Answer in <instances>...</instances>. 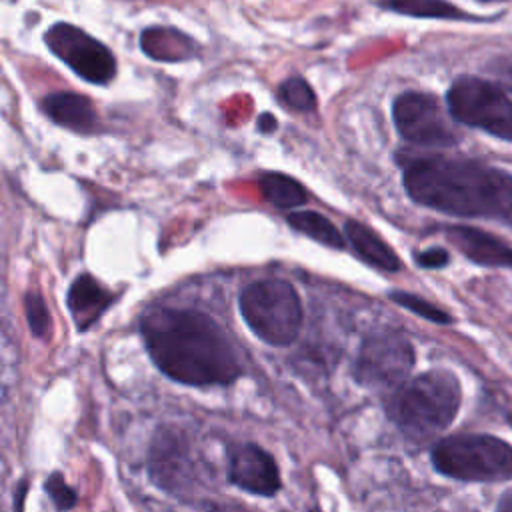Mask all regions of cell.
Returning <instances> with one entry per match:
<instances>
[{
    "label": "cell",
    "instance_id": "1",
    "mask_svg": "<svg viewBox=\"0 0 512 512\" xmlns=\"http://www.w3.org/2000/svg\"><path fill=\"white\" fill-rule=\"evenodd\" d=\"M144 346L162 374L186 386H226L242 366L224 330L204 312L154 308L140 322Z\"/></svg>",
    "mask_w": 512,
    "mask_h": 512
},
{
    "label": "cell",
    "instance_id": "2",
    "mask_svg": "<svg viewBox=\"0 0 512 512\" xmlns=\"http://www.w3.org/2000/svg\"><path fill=\"white\" fill-rule=\"evenodd\" d=\"M402 168L404 188L414 202L452 216L512 224V174L440 154L412 156Z\"/></svg>",
    "mask_w": 512,
    "mask_h": 512
},
{
    "label": "cell",
    "instance_id": "3",
    "mask_svg": "<svg viewBox=\"0 0 512 512\" xmlns=\"http://www.w3.org/2000/svg\"><path fill=\"white\" fill-rule=\"evenodd\" d=\"M460 400L458 378L450 370L434 368L402 382L390 396L386 410L406 436L426 440L454 422Z\"/></svg>",
    "mask_w": 512,
    "mask_h": 512
},
{
    "label": "cell",
    "instance_id": "4",
    "mask_svg": "<svg viewBox=\"0 0 512 512\" xmlns=\"http://www.w3.org/2000/svg\"><path fill=\"white\" fill-rule=\"evenodd\" d=\"M490 76L464 74L448 88L450 116L512 142V56L496 58Z\"/></svg>",
    "mask_w": 512,
    "mask_h": 512
},
{
    "label": "cell",
    "instance_id": "5",
    "mask_svg": "<svg viewBox=\"0 0 512 512\" xmlns=\"http://www.w3.org/2000/svg\"><path fill=\"white\" fill-rule=\"evenodd\" d=\"M432 466L460 482H504L512 478V446L490 434H454L434 446Z\"/></svg>",
    "mask_w": 512,
    "mask_h": 512
},
{
    "label": "cell",
    "instance_id": "6",
    "mask_svg": "<svg viewBox=\"0 0 512 512\" xmlns=\"http://www.w3.org/2000/svg\"><path fill=\"white\" fill-rule=\"evenodd\" d=\"M248 328L266 344L288 346L302 326V304L294 286L280 278L248 284L238 298Z\"/></svg>",
    "mask_w": 512,
    "mask_h": 512
},
{
    "label": "cell",
    "instance_id": "7",
    "mask_svg": "<svg viewBox=\"0 0 512 512\" xmlns=\"http://www.w3.org/2000/svg\"><path fill=\"white\" fill-rule=\"evenodd\" d=\"M414 366V348L396 330H380L364 338L354 360V378L372 390L398 388Z\"/></svg>",
    "mask_w": 512,
    "mask_h": 512
},
{
    "label": "cell",
    "instance_id": "8",
    "mask_svg": "<svg viewBox=\"0 0 512 512\" xmlns=\"http://www.w3.org/2000/svg\"><path fill=\"white\" fill-rule=\"evenodd\" d=\"M398 134L418 146H454L458 134L434 94L408 90L392 104Z\"/></svg>",
    "mask_w": 512,
    "mask_h": 512
},
{
    "label": "cell",
    "instance_id": "9",
    "mask_svg": "<svg viewBox=\"0 0 512 512\" xmlns=\"http://www.w3.org/2000/svg\"><path fill=\"white\" fill-rule=\"evenodd\" d=\"M44 42L80 78L92 84H108L116 74L114 54L84 30L58 22L48 28Z\"/></svg>",
    "mask_w": 512,
    "mask_h": 512
},
{
    "label": "cell",
    "instance_id": "10",
    "mask_svg": "<svg viewBox=\"0 0 512 512\" xmlns=\"http://www.w3.org/2000/svg\"><path fill=\"white\" fill-rule=\"evenodd\" d=\"M228 480L256 496H274L280 490V472L274 458L256 444H240L232 450Z\"/></svg>",
    "mask_w": 512,
    "mask_h": 512
},
{
    "label": "cell",
    "instance_id": "11",
    "mask_svg": "<svg viewBox=\"0 0 512 512\" xmlns=\"http://www.w3.org/2000/svg\"><path fill=\"white\" fill-rule=\"evenodd\" d=\"M448 240L476 264L512 268V248L484 230L454 226L448 230Z\"/></svg>",
    "mask_w": 512,
    "mask_h": 512
},
{
    "label": "cell",
    "instance_id": "12",
    "mask_svg": "<svg viewBox=\"0 0 512 512\" xmlns=\"http://www.w3.org/2000/svg\"><path fill=\"white\" fill-rule=\"evenodd\" d=\"M112 294L90 274H80L68 290V308L80 330L92 326L110 306Z\"/></svg>",
    "mask_w": 512,
    "mask_h": 512
},
{
    "label": "cell",
    "instance_id": "13",
    "mask_svg": "<svg viewBox=\"0 0 512 512\" xmlns=\"http://www.w3.org/2000/svg\"><path fill=\"white\" fill-rule=\"evenodd\" d=\"M42 110L52 122L76 132H90L96 126V110L92 102L82 94H74V92L48 94L42 100Z\"/></svg>",
    "mask_w": 512,
    "mask_h": 512
},
{
    "label": "cell",
    "instance_id": "14",
    "mask_svg": "<svg viewBox=\"0 0 512 512\" xmlns=\"http://www.w3.org/2000/svg\"><path fill=\"white\" fill-rule=\"evenodd\" d=\"M344 234H346V240L352 246V250L364 262L372 264L374 268L384 270V272H398L402 268L394 250L368 226H364L356 220H348L344 226Z\"/></svg>",
    "mask_w": 512,
    "mask_h": 512
},
{
    "label": "cell",
    "instance_id": "15",
    "mask_svg": "<svg viewBox=\"0 0 512 512\" xmlns=\"http://www.w3.org/2000/svg\"><path fill=\"white\" fill-rule=\"evenodd\" d=\"M142 50L156 60H184L196 54V44L174 28H148L140 38Z\"/></svg>",
    "mask_w": 512,
    "mask_h": 512
},
{
    "label": "cell",
    "instance_id": "16",
    "mask_svg": "<svg viewBox=\"0 0 512 512\" xmlns=\"http://www.w3.org/2000/svg\"><path fill=\"white\" fill-rule=\"evenodd\" d=\"M378 6L388 12H396L410 18L432 20H470L474 16L460 10L448 0H378Z\"/></svg>",
    "mask_w": 512,
    "mask_h": 512
},
{
    "label": "cell",
    "instance_id": "17",
    "mask_svg": "<svg viewBox=\"0 0 512 512\" xmlns=\"http://www.w3.org/2000/svg\"><path fill=\"white\" fill-rule=\"evenodd\" d=\"M262 196L276 208H298L308 200L306 188L282 172H266L260 178Z\"/></svg>",
    "mask_w": 512,
    "mask_h": 512
},
{
    "label": "cell",
    "instance_id": "18",
    "mask_svg": "<svg viewBox=\"0 0 512 512\" xmlns=\"http://www.w3.org/2000/svg\"><path fill=\"white\" fill-rule=\"evenodd\" d=\"M288 224L306 234L308 238L324 244V246H330V248H344V238L342 234L338 232V228L328 220L324 218L322 214L318 212H312V210H296L292 214H288Z\"/></svg>",
    "mask_w": 512,
    "mask_h": 512
},
{
    "label": "cell",
    "instance_id": "19",
    "mask_svg": "<svg viewBox=\"0 0 512 512\" xmlns=\"http://www.w3.org/2000/svg\"><path fill=\"white\" fill-rule=\"evenodd\" d=\"M278 98L288 108L298 110V112H310L316 108V94L310 88V84L300 76H292V78L284 80L278 88Z\"/></svg>",
    "mask_w": 512,
    "mask_h": 512
},
{
    "label": "cell",
    "instance_id": "20",
    "mask_svg": "<svg viewBox=\"0 0 512 512\" xmlns=\"http://www.w3.org/2000/svg\"><path fill=\"white\" fill-rule=\"evenodd\" d=\"M390 298L398 306H402V308H406V310H410V312H414V314H418V316H422V318H426L430 322H436V324H450L452 322V316L448 312L436 308L434 304H430L428 300H424V298H420L416 294L392 292Z\"/></svg>",
    "mask_w": 512,
    "mask_h": 512
},
{
    "label": "cell",
    "instance_id": "21",
    "mask_svg": "<svg viewBox=\"0 0 512 512\" xmlns=\"http://www.w3.org/2000/svg\"><path fill=\"white\" fill-rule=\"evenodd\" d=\"M24 312L26 320L30 324V330L38 338H46L50 334V314L46 308V302L40 292H26L24 296Z\"/></svg>",
    "mask_w": 512,
    "mask_h": 512
},
{
    "label": "cell",
    "instance_id": "22",
    "mask_svg": "<svg viewBox=\"0 0 512 512\" xmlns=\"http://www.w3.org/2000/svg\"><path fill=\"white\" fill-rule=\"evenodd\" d=\"M44 488H46V492L50 494V498H52V502L56 504V508H60V510L72 508V506L76 504V500H78V498H76V490L64 482V478H62L60 472L50 474V478L46 480V486H44Z\"/></svg>",
    "mask_w": 512,
    "mask_h": 512
},
{
    "label": "cell",
    "instance_id": "23",
    "mask_svg": "<svg viewBox=\"0 0 512 512\" xmlns=\"http://www.w3.org/2000/svg\"><path fill=\"white\" fill-rule=\"evenodd\" d=\"M414 260L418 262V266H422V268H442V266H446L448 264V260H450V256H448V252L444 250V248H428V250H422V252H418L416 256H414Z\"/></svg>",
    "mask_w": 512,
    "mask_h": 512
},
{
    "label": "cell",
    "instance_id": "24",
    "mask_svg": "<svg viewBox=\"0 0 512 512\" xmlns=\"http://www.w3.org/2000/svg\"><path fill=\"white\" fill-rule=\"evenodd\" d=\"M276 124H278L276 118H274L272 114H268V112L258 118V128H260L262 132H272V130L276 128Z\"/></svg>",
    "mask_w": 512,
    "mask_h": 512
},
{
    "label": "cell",
    "instance_id": "25",
    "mask_svg": "<svg viewBox=\"0 0 512 512\" xmlns=\"http://www.w3.org/2000/svg\"><path fill=\"white\" fill-rule=\"evenodd\" d=\"M496 508L502 510V512H512V490H508V492L500 498V502H498Z\"/></svg>",
    "mask_w": 512,
    "mask_h": 512
}]
</instances>
